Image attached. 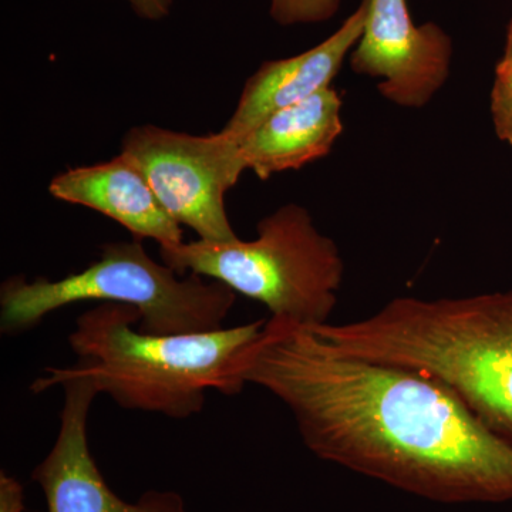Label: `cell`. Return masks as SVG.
<instances>
[{"label": "cell", "instance_id": "obj_1", "mask_svg": "<svg viewBox=\"0 0 512 512\" xmlns=\"http://www.w3.org/2000/svg\"><path fill=\"white\" fill-rule=\"evenodd\" d=\"M234 377L284 403L320 460L440 503H512V441L433 377L343 355L278 318Z\"/></svg>", "mask_w": 512, "mask_h": 512}, {"label": "cell", "instance_id": "obj_4", "mask_svg": "<svg viewBox=\"0 0 512 512\" xmlns=\"http://www.w3.org/2000/svg\"><path fill=\"white\" fill-rule=\"evenodd\" d=\"M80 302L119 303L140 312L138 329L156 335L224 328L237 293L204 276L180 275L154 261L141 241L109 242L100 258L57 281L13 275L0 286V332L18 336L46 316Z\"/></svg>", "mask_w": 512, "mask_h": 512}, {"label": "cell", "instance_id": "obj_9", "mask_svg": "<svg viewBox=\"0 0 512 512\" xmlns=\"http://www.w3.org/2000/svg\"><path fill=\"white\" fill-rule=\"evenodd\" d=\"M366 15L367 2L362 0L340 28L318 46L301 55L262 63L245 83L237 109L222 133L239 143L276 111L330 87L362 37Z\"/></svg>", "mask_w": 512, "mask_h": 512}, {"label": "cell", "instance_id": "obj_5", "mask_svg": "<svg viewBox=\"0 0 512 512\" xmlns=\"http://www.w3.org/2000/svg\"><path fill=\"white\" fill-rule=\"evenodd\" d=\"M177 274L221 282L237 295L262 303L271 318L325 325L338 305L345 262L336 242L316 228L311 214L285 204L256 225L254 241H197L160 247Z\"/></svg>", "mask_w": 512, "mask_h": 512}, {"label": "cell", "instance_id": "obj_13", "mask_svg": "<svg viewBox=\"0 0 512 512\" xmlns=\"http://www.w3.org/2000/svg\"><path fill=\"white\" fill-rule=\"evenodd\" d=\"M491 117L497 137L512 146V70L495 72L491 90Z\"/></svg>", "mask_w": 512, "mask_h": 512}, {"label": "cell", "instance_id": "obj_7", "mask_svg": "<svg viewBox=\"0 0 512 512\" xmlns=\"http://www.w3.org/2000/svg\"><path fill=\"white\" fill-rule=\"evenodd\" d=\"M60 387L63 406L55 446L32 471V481L46 497L47 512H188L175 491L150 490L136 503L114 493L104 480L89 446L90 409L99 396L87 377L63 367H46L30 384L33 394Z\"/></svg>", "mask_w": 512, "mask_h": 512}, {"label": "cell", "instance_id": "obj_8", "mask_svg": "<svg viewBox=\"0 0 512 512\" xmlns=\"http://www.w3.org/2000/svg\"><path fill=\"white\" fill-rule=\"evenodd\" d=\"M362 37L352 55L353 72L379 79L384 99L421 109L443 89L451 72L453 40L433 22L417 26L407 0H366Z\"/></svg>", "mask_w": 512, "mask_h": 512}, {"label": "cell", "instance_id": "obj_16", "mask_svg": "<svg viewBox=\"0 0 512 512\" xmlns=\"http://www.w3.org/2000/svg\"><path fill=\"white\" fill-rule=\"evenodd\" d=\"M510 70H512V20L508 26L503 59L495 67V72H510Z\"/></svg>", "mask_w": 512, "mask_h": 512}, {"label": "cell", "instance_id": "obj_6", "mask_svg": "<svg viewBox=\"0 0 512 512\" xmlns=\"http://www.w3.org/2000/svg\"><path fill=\"white\" fill-rule=\"evenodd\" d=\"M120 154L147 178L168 214L200 241L239 239L225 210V195L247 170L237 141L222 131L194 136L143 124L124 134Z\"/></svg>", "mask_w": 512, "mask_h": 512}, {"label": "cell", "instance_id": "obj_3", "mask_svg": "<svg viewBox=\"0 0 512 512\" xmlns=\"http://www.w3.org/2000/svg\"><path fill=\"white\" fill-rule=\"evenodd\" d=\"M140 312L119 303H97L74 322L69 342L76 362L64 366L92 380L121 409L185 420L204 410L207 392L235 396L239 353L265 320L212 332L156 335L136 328Z\"/></svg>", "mask_w": 512, "mask_h": 512}, {"label": "cell", "instance_id": "obj_14", "mask_svg": "<svg viewBox=\"0 0 512 512\" xmlns=\"http://www.w3.org/2000/svg\"><path fill=\"white\" fill-rule=\"evenodd\" d=\"M23 511H25V498H23L22 484L2 471L0 473V512Z\"/></svg>", "mask_w": 512, "mask_h": 512}, {"label": "cell", "instance_id": "obj_2", "mask_svg": "<svg viewBox=\"0 0 512 512\" xmlns=\"http://www.w3.org/2000/svg\"><path fill=\"white\" fill-rule=\"evenodd\" d=\"M312 329L343 355L433 377L512 441V292L404 296L367 318Z\"/></svg>", "mask_w": 512, "mask_h": 512}, {"label": "cell", "instance_id": "obj_11", "mask_svg": "<svg viewBox=\"0 0 512 512\" xmlns=\"http://www.w3.org/2000/svg\"><path fill=\"white\" fill-rule=\"evenodd\" d=\"M342 131V97L326 87L276 111L239 141V151L245 168L265 181L328 156Z\"/></svg>", "mask_w": 512, "mask_h": 512}, {"label": "cell", "instance_id": "obj_10", "mask_svg": "<svg viewBox=\"0 0 512 512\" xmlns=\"http://www.w3.org/2000/svg\"><path fill=\"white\" fill-rule=\"evenodd\" d=\"M56 200L100 212L134 239H153L160 247L184 242L181 225L168 214L136 165L123 154L106 163L70 168L49 184Z\"/></svg>", "mask_w": 512, "mask_h": 512}, {"label": "cell", "instance_id": "obj_15", "mask_svg": "<svg viewBox=\"0 0 512 512\" xmlns=\"http://www.w3.org/2000/svg\"><path fill=\"white\" fill-rule=\"evenodd\" d=\"M138 18L158 22L170 15L174 0H127Z\"/></svg>", "mask_w": 512, "mask_h": 512}, {"label": "cell", "instance_id": "obj_12", "mask_svg": "<svg viewBox=\"0 0 512 512\" xmlns=\"http://www.w3.org/2000/svg\"><path fill=\"white\" fill-rule=\"evenodd\" d=\"M342 0H271V18L281 26L323 23L335 18Z\"/></svg>", "mask_w": 512, "mask_h": 512}]
</instances>
